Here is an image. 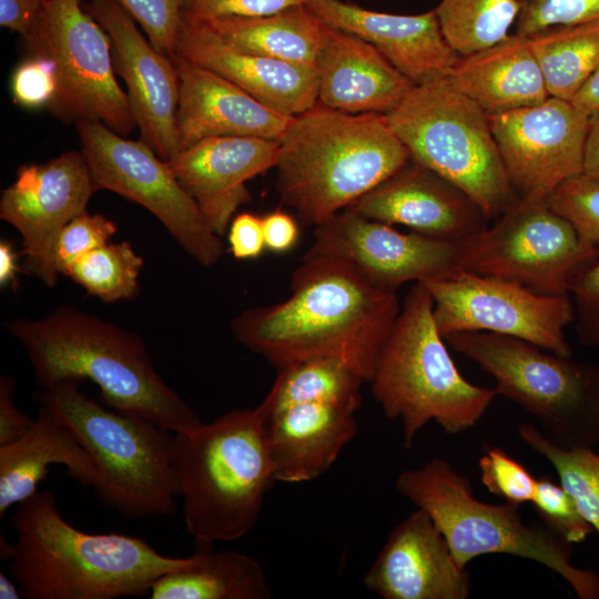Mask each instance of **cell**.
I'll return each mask as SVG.
<instances>
[{
  "label": "cell",
  "instance_id": "41",
  "mask_svg": "<svg viewBox=\"0 0 599 599\" xmlns=\"http://www.w3.org/2000/svg\"><path fill=\"white\" fill-rule=\"evenodd\" d=\"M515 33L529 35L554 26L599 20V0H518Z\"/></svg>",
  "mask_w": 599,
  "mask_h": 599
},
{
  "label": "cell",
  "instance_id": "7",
  "mask_svg": "<svg viewBox=\"0 0 599 599\" xmlns=\"http://www.w3.org/2000/svg\"><path fill=\"white\" fill-rule=\"evenodd\" d=\"M395 487L432 517L461 567L484 555L516 556L559 575L579 599L599 598L598 573L571 562V544L544 525L526 524L518 506L477 499L470 479L445 458L405 469Z\"/></svg>",
  "mask_w": 599,
  "mask_h": 599
},
{
  "label": "cell",
  "instance_id": "22",
  "mask_svg": "<svg viewBox=\"0 0 599 599\" xmlns=\"http://www.w3.org/2000/svg\"><path fill=\"white\" fill-rule=\"evenodd\" d=\"M306 6L329 27L370 43L414 85L447 75L459 58L435 9L395 14L342 0H307Z\"/></svg>",
  "mask_w": 599,
  "mask_h": 599
},
{
  "label": "cell",
  "instance_id": "21",
  "mask_svg": "<svg viewBox=\"0 0 599 599\" xmlns=\"http://www.w3.org/2000/svg\"><path fill=\"white\" fill-rule=\"evenodd\" d=\"M277 155L278 140L214 136L179 150L166 162L210 229L222 236L237 209L251 201L245 183L275 167Z\"/></svg>",
  "mask_w": 599,
  "mask_h": 599
},
{
  "label": "cell",
  "instance_id": "24",
  "mask_svg": "<svg viewBox=\"0 0 599 599\" xmlns=\"http://www.w3.org/2000/svg\"><path fill=\"white\" fill-rule=\"evenodd\" d=\"M180 79L179 150L214 136L278 140L293 116L280 112L220 74L175 55Z\"/></svg>",
  "mask_w": 599,
  "mask_h": 599
},
{
  "label": "cell",
  "instance_id": "33",
  "mask_svg": "<svg viewBox=\"0 0 599 599\" xmlns=\"http://www.w3.org/2000/svg\"><path fill=\"white\" fill-rule=\"evenodd\" d=\"M517 432L525 445L554 467L559 484L599 536V454L593 448L565 447L530 423H519Z\"/></svg>",
  "mask_w": 599,
  "mask_h": 599
},
{
  "label": "cell",
  "instance_id": "35",
  "mask_svg": "<svg viewBox=\"0 0 599 599\" xmlns=\"http://www.w3.org/2000/svg\"><path fill=\"white\" fill-rule=\"evenodd\" d=\"M143 258L131 243H106L79 257L68 275L89 294L104 302L131 300L139 293Z\"/></svg>",
  "mask_w": 599,
  "mask_h": 599
},
{
  "label": "cell",
  "instance_id": "9",
  "mask_svg": "<svg viewBox=\"0 0 599 599\" xmlns=\"http://www.w3.org/2000/svg\"><path fill=\"white\" fill-rule=\"evenodd\" d=\"M386 116L410 158L458 186L488 220L519 197L505 171L489 115L447 75L414 85Z\"/></svg>",
  "mask_w": 599,
  "mask_h": 599
},
{
  "label": "cell",
  "instance_id": "13",
  "mask_svg": "<svg viewBox=\"0 0 599 599\" xmlns=\"http://www.w3.org/2000/svg\"><path fill=\"white\" fill-rule=\"evenodd\" d=\"M77 129L81 152L100 190L112 191L150 211L199 264L210 267L221 260V236L210 229L167 162L150 145L100 122L79 123Z\"/></svg>",
  "mask_w": 599,
  "mask_h": 599
},
{
  "label": "cell",
  "instance_id": "30",
  "mask_svg": "<svg viewBox=\"0 0 599 599\" xmlns=\"http://www.w3.org/2000/svg\"><path fill=\"white\" fill-rule=\"evenodd\" d=\"M204 22L242 50L311 69H315L327 28L306 3L263 17Z\"/></svg>",
  "mask_w": 599,
  "mask_h": 599
},
{
  "label": "cell",
  "instance_id": "23",
  "mask_svg": "<svg viewBox=\"0 0 599 599\" xmlns=\"http://www.w3.org/2000/svg\"><path fill=\"white\" fill-rule=\"evenodd\" d=\"M175 55L220 74L262 103L291 116L317 102L315 69L242 50L204 21L183 16Z\"/></svg>",
  "mask_w": 599,
  "mask_h": 599
},
{
  "label": "cell",
  "instance_id": "25",
  "mask_svg": "<svg viewBox=\"0 0 599 599\" xmlns=\"http://www.w3.org/2000/svg\"><path fill=\"white\" fill-rule=\"evenodd\" d=\"M276 481L318 478L357 433V408L304 402L263 413L257 406Z\"/></svg>",
  "mask_w": 599,
  "mask_h": 599
},
{
  "label": "cell",
  "instance_id": "31",
  "mask_svg": "<svg viewBox=\"0 0 599 599\" xmlns=\"http://www.w3.org/2000/svg\"><path fill=\"white\" fill-rule=\"evenodd\" d=\"M526 37L549 95L571 102L599 68V20L554 26Z\"/></svg>",
  "mask_w": 599,
  "mask_h": 599
},
{
  "label": "cell",
  "instance_id": "40",
  "mask_svg": "<svg viewBox=\"0 0 599 599\" xmlns=\"http://www.w3.org/2000/svg\"><path fill=\"white\" fill-rule=\"evenodd\" d=\"M116 224L106 216L87 211L73 217L60 232L54 262L59 274L68 275L71 265L88 252L109 243Z\"/></svg>",
  "mask_w": 599,
  "mask_h": 599
},
{
  "label": "cell",
  "instance_id": "19",
  "mask_svg": "<svg viewBox=\"0 0 599 599\" xmlns=\"http://www.w3.org/2000/svg\"><path fill=\"white\" fill-rule=\"evenodd\" d=\"M363 583L384 599H467L471 593L467 568L420 508L393 528Z\"/></svg>",
  "mask_w": 599,
  "mask_h": 599
},
{
  "label": "cell",
  "instance_id": "38",
  "mask_svg": "<svg viewBox=\"0 0 599 599\" xmlns=\"http://www.w3.org/2000/svg\"><path fill=\"white\" fill-rule=\"evenodd\" d=\"M531 504L542 525L571 545L582 542L592 532L571 496L548 476L537 478Z\"/></svg>",
  "mask_w": 599,
  "mask_h": 599
},
{
  "label": "cell",
  "instance_id": "18",
  "mask_svg": "<svg viewBox=\"0 0 599 599\" xmlns=\"http://www.w3.org/2000/svg\"><path fill=\"white\" fill-rule=\"evenodd\" d=\"M84 8L109 37L114 69L126 85L141 140L167 161L179 151L180 79L174 59L142 35L116 0H90Z\"/></svg>",
  "mask_w": 599,
  "mask_h": 599
},
{
  "label": "cell",
  "instance_id": "17",
  "mask_svg": "<svg viewBox=\"0 0 599 599\" xmlns=\"http://www.w3.org/2000/svg\"><path fill=\"white\" fill-rule=\"evenodd\" d=\"M306 254L344 261L375 285L394 292L407 282L444 278L459 268L458 242L403 233L351 209L315 226Z\"/></svg>",
  "mask_w": 599,
  "mask_h": 599
},
{
  "label": "cell",
  "instance_id": "3",
  "mask_svg": "<svg viewBox=\"0 0 599 599\" xmlns=\"http://www.w3.org/2000/svg\"><path fill=\"white\" fill-rule=\"evenodd\" d=\"M9 572L27 599H114L148 596L164 573L195 561L161 555L144 539L90 534L68 522L51 491L17 505Z\"/></svg>",
  "mask_w": 599,
  "mask_h": 599
},
{
  "label": "cell",
  "instance_id": "6",
  "mask_svg": "<svg viewBox=\"0 0 599 599\" xmlns=\"http://www.w3.org/2000/svg\"><path fill=\"white\" fill-rule=\"evenodd\" d=\"M385 416L399 420L404 446L435 422L457 435L474 427L498 396L465 378L450 356L433 313V298L416 283L402 304L369 379Z\"/></svg>",
  "mask_w": 599,
  "mask_h": 599
},
{
  "label": "cell",
  "instance_id": "1",
  "mask_svg": "<svg viewBox=\"0 0 599 599\" xmlns=\"http://www.w3.org/2000/svg\"><path fill=\"white\" fill-rule=\"evenodd\" d=\"M396 292L351 264L305 254L284 301L242 312L235 339L282 367L311 357H337L369 382L377 356L400 312Z\"/></svg>",
  "mask_w": 599,
  "mask_h": 599
},
{
  "label": "cell",
  "instance_id": "42",
  "mask_svg": "<svg viewBox=\"0 0 599 599\" xmlns=\"http://www.w3.org/2000/svg\"><path fill=\"white\" fill-rule=\"evenodd\" d=\"M58 89L54 63L30 54L13 71L11 92L16 103L27 109L49 108Z\"/></svg>",
  "mask_w": 599,
  "mask_h": 599
},
{
  "label": "cell",
  "instance_id": "47",
  "mask_svg": "<svg viewBox=\"0 0 599 599\" xmlns=\"http://www.w3.org/2000/svg\"><path fill=\"white\" fill-rule=\"evenodd\" d=\"M262 222L266 250L284 254L296 246L301 235L298 224L292 215L275 210L263 216Z\"/></svg>",
  "mask_w": 599,
  "mask_h": 599
},
{
  "label": "cell",
  "instance_id": "28",
  "mask_svg": "<svg viewBox=\"0 0 599 599\" xmlns=\"http://www.w3.org/2000/svg\"><path fill=\"white\" fill-rule=\"evenodd\" d=\"M447 77L488 115L537 105L550 97L528 38L515 32L459 55Z\"/></svg>",
  "mask_w": 599,
  "mask_h": 599
},
{
  "label": "cell",
  "instance_id": "26",
  "mask_svg": "<svg viewBox=\"0 0 599 599\" xmlns=\"http://www.w3.org/2000/svg\"><path fill=\"white\" fill-rule=\"evenodd\" d=\"M326 26L315 65L317 103L351 114L394 110L414 84L370 43Z\"/></svg>",
  "mask_w": 599,
  "mask_h": 599
},
{
  "label": "cell",
  "instance_id": "44",
  "mask_svg": "<svg viewBox=\"0 0 599 599\" xmlns=\"http://www.w3.org/2000/svg\"><path fill=\"white\" fill-rule=\"evenodd\" d=\"M307 0H184L183 16L200 21L227 17H263L305 4Z\"/></svg>",
  "mask_w": 599,
  "mask_h": 599
},
{
  "label": "cell",
  "instance_id": "49",
  "mask_svg": "<svg viewBox=\"0 0 599 599\" xmlns=\"http://www.w3.org/2000/svg\"><path fill=\"white\" fill-rule=\"evenodd\" d=\"M583 173L599 179V112L590 115L585 146Z\"/></svg>",
  "mask_w": 599,
  "mask_h": 599
},
{
  "label": "cell",
  "instance_id": "4",
  "mask_svg": "<svg viewBox=\"0 0 599 599\" xmlns=\"http://www.w3.org/2000/svg\"><path fill=\"white\" fill-rule=\"evenodd\" d=\"M409 159L386 114L344 113L316 102L278 139L276 187L304 224L317 226Z\"/></svg>",
  "mask_w": 599,
  "mask_h": 599
},
{
  "label": "cell",
  "instance_id": "20",
  "mask_svg": "<svg viewBox=\"0 0 599 599\" xmlns=\"http://www.w3.org/2000/svg\"><path fill=\"white\" fill-rule=\"evenodd\" d=\"M347 209L451 242L488 226V217L464 191L412 158Z\"/></svg>",
  "mask_w": 599,
  "mask_h": 599
},
{
  "label": "cell",
  "instance_id": "12",
  "mask_svg": "<svg viewBox=\"0 0 599 599\" xmlns=\"http://www.w3.org/2000/svg\"><path fill=\"white\" fill-rule=\"evenodd\" d=\"M30 54L54 63L58 89L48 108L67 123L100 122L128 136L136 128L116 80L109 37L80 0H45L24 39Z\"/></svg>",
  "mask_w": 599,
  "mask_h": 599
},
{
  "label": "cell",
  "instance_id": "15",
  "mask_svg": "<svg viewBox=\"0 0 599 599\" xmlns=\"http://www.w3.org/2000/svg\"><path fill=\"white\" fill-rule=\"evenodd\" d=\"M99 190L82 152L68 151L45 163L18 169L14 182L1 192L0 217L21 235L26 274L49 287L57 284L58 236L87 211Z\"/></svg>",
  "mask_w": 599,
  "mask_h": 599
},
{
  "label": "cell",
  "instance_id": "39",
  "mask_svg": "<svg viewBox=\"0 0 599 599\" xmlns=\"http://www.w3.org/2000/svg\"><path fill=\"white\" fill-rule=\"evenodd\" d=\"M140 24L151 44L174 58L183 20L184 0H116Z\"/></svg>",
  "mask_w": 599,
  "mask_h": 599
},
{
  "label": "cell",
  "instance_id": "2",
  "mask_svg": "<svg viewBox=\"0 0 599 599\" xmlns=\"http://www.w3.org/2000/svg\"><path fill=\"white\" fill-rule=\"evenodd\" d=\"M24 349L37 383L49 389L65 383L95 384L105 406L148 418L172 433L202 420L158 373L142 338L71 306L6 324Z\"/></svg>",
  "mask_w": 599,
  "mask_h": 599
},
{
  "label": "cell",
  "instance_id": "48",
  "mask_svg": "<svg viewBox=\"0 0 599 599\" xmlns=\"http://www.w3.org/2000/svg\"><path fill=\"white\" fill-rule=\"evenodd\" d=\"M45 0H0V26L26 39L37 27Z\"/></svg>",
  "mask_w": 599,
  "mask_h": 599
},
{
  "label": "cell",
  "instance_id": "53",
  "mask_svg": "<svg viewBox=\"0 0 599 599\" xmlns=\"http://www.w3.org/2000/svg\"><path fill=\"white\" fill-rule=\"evenodd\" d=\"M597 385H598V396H599V367H598Z\"/></svg>",
  "mask_w": 599,
  "mask_h": 599
},
{
  "label": "cell",
  "instance_id": "14",
  "mask_svg": "<svg viewBox=\"0 0 599 599\" xmlns=\"http://www.w3.org/2000/svg\"><path fill=\"white\" fill-rule=\"evenodd\" d=\"M422 283L433 298L434 319L443 337L458 332H490L571 357L565 334L573 322L569 295L540 294L511 281L461 268Z\"/></svg>",
  "mask_w": 599,
  "mask_h": 599
},
{
  "label": "cell",
  "instance_id": "51",
  "mask_svg": "<svg viewBox=\"0 0 599 599\" xmlns=\"http://www.w3.org/2000/svg\"><path fill=\"white\" fill-rule=\"evenodd\" d=\"M17 255L12 246L6 242L0 243V284L7 286L16 282Z\"/></svg>",
  "mask_w": 599,
  "mask_h": 599
},
{
  "label": "cell",
  "instance_id": "5",
  "mask_svg": "<svg viewBox=\"0 0 599 599\" xmlns=\"http://www.w3.org/2000/svg\"><path fill=\"white\" fill-rule=\"evenodd\" d=\"M171 454L185 528L196 545L237 540L255 526L276 481L256 407L173 433Z\"/></svg>",
  "mask_w": 599,
  "mask_h": 599
},
{
  "label": "cell",
  "instance_id": "36",
  "mask_svg": "<svg viewBox=\"0 0 599 599\" xmlns=\"http://www.w3.org/2000/svg\"><path fill=\"white\" fill-rule=\"evenodd\" d=\"M546 201L585 240L599 245V179L578 174L561 183Z\"/></svg>",
  "mask_w": 599,
  "mask_h": 599
},
{
  "label": "cell",
  "instance_id": "27",
  "mask_svg": "<svg viewBox=\"0 0 599 599\" xmlns=\"http://www.w3.org/2000/svg\"><path fill=\"white\" fill-rule=\"evenodd\" d=\"M51 465H62L82 486L94 487V463L70 428L40 404L31 428L20 438L0 445V518L38 491Z\"/></svg>",
  "mask_w": 599,
  "mask_h": 599
},
{
  "label": "cell",
  "instance_id": "11",
  "mask_svg": "<svg viewBox=\"0 0 599 599\" xmlns=\"http://www.w3.org/2000/svg\"><path fill=\"white\" fill-rule=\"evenodd\" d=\"M599 256L546 200L518 197L491 226L458 242V266L547 295H569L573 281Z\"/></svg>",
  "mask_w": 599,
  "mask_h": 599
},
{
  "label": "cell",
  "instance_id": "32",
  "mask_svg": "<svg viewBox=\"0 0 599 599\" xmlns=\"http://www.w3.org/2000/svg\"><path fill=\"white\" fill-rule=\"evenodd\" d=\"M365 378L337 357H311L277 368L257 408L263 413L304 402H328L359 408Z\"/></svg>",
  "mask_w": 599,
  "mask_h": 599
},
{
  "label": "cell",
  "instance_id": "45",
  "mask_svg": "<svg viewBox=\"0 0 599 599\" xmlns=\"http://www.w3.org/2000/svg\"><path fill=\"white\" fill-rule=\"evenodd\" d=\"M227 230L230 251L235 258L253 260L266 250L262 217L247 212L236 214Z\"/></svg>",
  "mask_w": 599,
  "mask_h": 599
},
{
  "label": "cell",
  "instance_id": "50",
  "mask_svg": "<svg viewBox=\"0 0 599 599\" xmlns=\"http://www.w3.org/2000/svg\"><path fill=\"white\" fill-rule=\"evenodd\" d=\"M571 102L589 115L599 112V68L586 81Z\"/></svg>",
  "mask_w": 599,
  "mask_h": 599
},
{
  "label": "cell",
  "instance_id": "46",
  "mask_svg": "<svg viewBox=\"0 0 599 599\" xmlns=\"http://www.w3.org/2000/svg\"><path fill=\"white\" fill-rule=\"evenodd\" d=\"M16 379L12 376L0 377V445L23 436L33 425L34 419L21 412L14 404Z\"/></svg>",
  "mask_w": 599,
  "mask_h": 599
},
{
  "label": "cell",
  "instance_id": "16",
  "mask_svg": "<svg viewBox=\"0 0 599 599\" xmlns=\"http://www.w3.org/2000/svg\"><path fill=\"white\" fill-rule=\"evenodd\" d=\"M590 115L555 97L489 115L511 186L519 197L546 200L561 183L583 173Z\"/></svg>",
  "mask_w": 599,
  "mask_h": 599
},
{
  "label": "cell",
  "instance_id": "8",
  "mask_svg": "<svg viewBox=\"0 0 599 599\" xmlns=\"http://www.w3.org/2000/svg\"><path fill=\"white\" fill-rule=\"evenodd\" d=\"M39 404L49 407L91 456L98 474L93 489L104 505L128 519L174 511L172 432L100 405L75 383L44 389Z\"/></svg>",
  "mask_w": 599,
  "mask_h": 599
},
{
  "label": "cell",
  "instance_id": "52",
  "mask_svg": "<svg viewBox=\"0 0 599 599\" xmlns=\"http://www.w3.org/2000/svg\"><path fill=\"white\" fill-rule=\"evenodd\" d=\"M2 571L0 572V599L23 598L18 582Z\"/></svg>",
  "mask_w": 599,
  "mask_h": 599
},
{
  "label": "cell",
  "instance_id": "37",
  "mask_svg": "<svg viewBox=\"0 0 599 599\" xmlns=\"http://www.w3.org/2000/svg\"><path fill=\"white\" fill-rule=\"evenodd\" d=\"M480 479L491 494L505 502L521 506L531 502L537 478L516 458L499 447H486L478 460Z\"/></svg>",
  "mask_w": 599,
  "mask_h": 599
},
{
  "label": "cell",
  "instance_id": "10",
  "mask_svg": "<svg viewBox=\"0 0 599 599\" xmlns=\"http://www.w3.org/2000/svg\"><path fill=\"white\" fill-rule=\"evenodd\" d=\"M444 338L489 374L497 395L534 416L554 441L571 448L599 444L597 366L490 332H458Z\"/></svg>",
  "mask_w": 599,
  "mask_h": 599
},
{
  "label": "cell",
  "instance_id": "43",
  "mask_svg": "<svg viewBox=\"0 0 599 599\" xmlns=\"http://www.w3.org/2000/svg\"><path fill=\"white\" fill-rule=\"evenodd\" d=\"M569 296L580 343L599 347V256L573 281Z\"/></svg>",
  "mask_w": 599,
  "mask_h": 599
},
{
  "label": "cell",
  "instance_id": "34",
  "mask_svg": "<svg viewBox=\"0 0 599 599\" xmlns=\"http://www.w3.org/2000/svg\"><path fill=\"white\" fill-rule=\"evenodd\" d=\"M446 40L465 55L510 34L519 13L518 0H440L435 8Z\"/></svg>",
  "mask_w": 599,
  "mask_h": 599
},
{
  "label": "cell",
  "instance_id": "29",
  "mask_svg": "<svg viewBox=\"0 0 599 599\" xmlns=\"http://www.w3.org/2000/svg\"><path fill=\"white\" fill-rule=\"evenodd\" d=\"M195 561L159 577L151 599H270L272 590L257 560L235 550L197 545Z\"/></svg>",
  "mask_w": 599,
  "mask_h": 599
}]
</instances>
